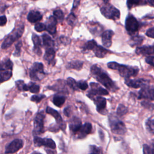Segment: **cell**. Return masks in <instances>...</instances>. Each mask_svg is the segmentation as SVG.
<instances>
[{
    "mask_svg": "<svg viewBox=\"0 0 154 154\" xmlns=\"http://www.w3.org/2000/svg\"><path fill=\"white\" fill-rule=\"evenodd\" d=\"M91 75L93 77L105 87L108 90L115 91L118 89V87L114 81L109 78V75L105 72L100 66L97 64H94L90 69Z\"/></svg>",
    "mask_w": 154,
    "mask_h": 154,
    "instance_id": "6da1fadb",
    "label": "cell"
},
{
    "mask_svg": "<svg viewBox=\"0 0 154 154\" xmlns=\"http://www.w3.org/2000/svg\"><path fill=\"white\" fill-rule=\"evenodd\" d=\"M107 66L111 69L118 70L120 75L125 79L129 78L131 76H136L139 72V69L137 67L120 64L114 61L109 62Z\"/></svg>",
    "mask_w": 154,
    "mask_h": 154,
    "instance_id": "7a4b0ae2",
    "label": "cell"
},
{
    "mask_svg": "<svg viewBox=\"0 0 154 154\" xmlns=\"http://www.w3.org/2000/svg\"><path fill=\"white\" fill-rule=\"evenodd\" d=\"M23 31L24 25L23 24L15 28L12 32L5 37L1 45V48L7 49L9 48L15 41H16L22 35Z\"/></svg>",
    "mask_w": 154,
    "mask_h": 154,
    "instance_id": "3957f363",
    "label": "cell"
},
{
    "mask_svg": "<svg viewBox=\"0 0 154 154\" xmlns=\"http://www.w3.org/2000/svg\"><path fill=\"white\" fill-rule=\"evenodd\" d=\"M104 4L100 7V12L102 15L108 19L117 20L120 18V12L115 7L108 3V1H104Z\"/></svg>",
    "mask_w": 154,
    "mask_h": 154,
    "instance_id": "277c9868",
    "label": "cell"
},
{
    "mask_svg": "<svg viewBox=\"0 0 154 154\" xmlns=\"http://www.w3.org/2000/svg\"><path fill=\"white\" fill-rule=\"evenodd\" d=\"M109 123L112 133L117 135H123L126 133L125 125L116 116L110 115L109 116Z\"/></svg>",
    "mask_w": 154,
    "mask_h": 154,
    "instance_id": "5b68a950",
    "label": "cell"
},
{
    "mask_svg": "<svg viewBox=\"0 0 154 154\" xmlns=\"http://www.w3.org/2000/svg\"><path fill=\"white\" fill-rule=\"evenodd\" d=\"M29 76L34 81L42 80L45 76L43 65L41 63H34L29 70Z\"/></svg>",
    "mask_w": 154,
    "mask_h": 154,
    "instance_id": "8992f818",
    "label": "cell"
},
{
    "mask_svg": "<svg viewBox=\"0 0 154 154\" xmlns=\"http://www.w3.org/2000/svg\"><path fill=\"white\" fill-rule=\"evenodd\" d=\"M125 28L129 35H135L139 28V23L137 19L131 14H129L125 20Z\"/></svg>",
    "mask_w": 154,
    "mask_h": 154,
    "instance_id": "52a82bcc",
    "label": "cell"
},
{
    "mask_svg": "<svg viewBox=\"0 0 154 154\" xmlns=\"http://www.w3.org/2000/svg\"><path fill=\"white\" fill-rule=\"evenodd\" d=\"M45 115L42 111L38 112L34 119V133L36 135L41 134L44 132Z\"/></svg>",
    "mask_w": 154,
    "mask_h": 154,
    "instance_id": "ba28073f",
    "label": "cell"
},
{
    "mask_svg": "<svg viewBox=\"0 0 154 154\" xmlns=\"http://www.w3.org/2000/svg\"><path fill=\"white\" fill-rule=\"evenodd\" d=\"M88 97L92 99L96 105L97 111L102 114H104L103 112L106 111V100L105 98L99 96H88Z\"/></svg>",
    "mask_w": 154,
    "mask_h": 154,
    "instance_id": "9c48e42d",
    "label": "cell"
},
{
    "mask_svg": "<svg viewBox=\"0 0 154 154\" xmlns=\"http://www.w3.org/2000/svg\"><path fill=\"white\" fill-rule=\"evenodd\" d=\"M91 90L89 91L87 96H105L109 94L108 91L100 86L98 84L95 82H91L90 84Z\"/></svg>",
    "mask_w": 154,
    "mask_h": 154,
    "instance_id": "30bf717a",
    "label": "cell"
},
{
    "mask_svg": "<svg viewBox=\"0 0 154 154\" xmlns=\"http://www.w3.org/2000/svg\"><path fill=\"white\" fill-rule=\"evenodd\" d=\"M153 87H149L148 85L141 87L139 91L138 99H144L150 100H153Z\"/></svg>",
    "mask_w": 154,
    "mask_h": 154,
    "instance_id": "8fae6325",
    "label": "cell"
},
{
    "mask_svg": "<svg viewBox=\"0 0 154 154\" xmlns=\"http://www.w3.org/2000/svg\"><path fill=\"white\" fill-rule=\"evenodd\" d=\"M23 146V142L20 139H15L12 141L10 144H8L5 150L6 154L13 153L20 149Z\"/></svg>",
    "mask_w": 154,
    "mask_h": 154,
    "instance_id": "7c38bea8",
    "label": "cell"
},
{
    "mask_svg": "<svg viewBox=\"0 0 154 154\" xmlns=\"http://www.w3.org/2000/svg\"><path fill=\"white\" fill-rule=\"evenodd\" d=\"M46 112L48 114L52 115V116H53L55 118L56 122L58 124V126H59V128L60 129H61L63 131L65 130L66 124L64 122L63 119L61 118L60 114H59V112L58 111H57L55 109H54L49 106H47L46 109Z\"/></svg>",
    "mask_w": 154,
    "mask_h": 154,
    "instance_id": "4fadbf2b",
    "label": "cell"
},
{
    "mask_svg": "<svg viewBox=\"0 0 154 154\" xmlns=\"http://www.w3.org/2000/svg\"><path fill=\"white\" fill-rule=\"evenodd\" d=\"M34 143L35 146L38 147L44 146L52 149H54L56 147V144L54 141L51 138H42L40 137H35L34 138Z\"/></svg>",
    "mask_w": 154,
    "mask_h": 154,
    "instance_id": "5bb4252c",
    "label": "cell"
},
{
    "mask_svg": "<svg viewBox=\"0 0 154 154\" xmlns=\"http://www.w3.org/2000/svg\"><path fill=\"white\" fill-rule=\"evenodd\" d=\"M125 83L129 87L138 88L145 85H147L149 81L144 79H131L130 78H126L125 79Z\"/></svg>",
    "mask_w": 154,
    "mask_h": 154,
    "instance_id": "9a60e30c",
    "label": "cell"
},
{
    "mask_svg": "<svg viewBox=\"0 0 154 154\" xmlns=\"http://www.w3.org/2000/svg\"><path fill=\"white\" fill-rule=\"evenodd\" d=\"M114 33L112 30L105 31L102 34V42L106 48H109L112 45V37Z\"/></svg>",
    "mask_w": 154,
    "mask_h": 154,
    "instance_id": "2e32d148",
    "label": "cell"
},
{
    "mask_svg": "<svg viewBox=\"0 0 154 154\" xmlns=\"http://www.w3.org/2000/svg\"><path fill=\"white\" fill-rule=\"evenodd\" d=\"M57 20L55 18L54 16H51L48 21L47 24L45 25L46 29L48 31V32L53 35L56 33L57 31Z\"/></svg>",
    "mask_w": 154,
    "mask_h": 154,
    "instance_id": "e0dca14e",
    "label": "cell"
},
{
    "mask_svg": "<svg viewBox=\"0 0 154 154\" xmlns=\"http://www.w3.org/2000/svg\"><path fill=\"white\" fill-rule=\"evenodd\" d=\"M92 130V125L90 123H85L82 125L79 130L76 134H77L78 138H84L87 135L91 133Z\"/></svg>",
    "mask_w": 154,
    "mask_h": 154,
    "instance_id": "ac0fdd59",
    "label": "cell"
},
{
    "mask_svg": "<svg viewBox=\"0 0 154 154\" xmlns=\"http://www.w3.org/2000/svg\"><path fill=\"white\" fill-rule=\"evenodd\" d=\"M82 126V122L79 118L77 117H73L69 122V129L70 131L76 134Z\"/></svg>",
    "mask_w": 154,
    "mask_h": 154,
    "instance_id": "d6986e66",
    "label": "cell"
},
{
    "mask_svg": "<svg viewBox=\"0 0 154 154\" xmlns=\"http://www.w3.org/2000/svg\"><path fill=\"white\" fill-rule=\"evenodd\" d=\"M137 54L143 55H153V46H143L137 47L135 51Z\"/></svg>",
    "mask_w": 154,
    "mask_h": 154,
    "instance_id": "ffe728a7",
    "label": "cell"
},
{
    "mask_svg": "<svg viewBox=\"0 0 154 154\" xmlns=\"http://www.w3.org/2000/svg\"><path fill=\"white\" fill-rule=\"evenodd\" d=\"M32 42L34 44V49H33L34 51L38 55H41V54H42L41 47H42V45L41 40H40V37L37 35L33 34L32 35Z\"/></svg>",
    "mask_w": 154,
    "mask_h": 154,
    "instance_id": "44dd1931",
    "label": "cell"
},
{
    "mask_svg": "<svg viewBox=\"0 0 154 154\" xmlns=\"http://www.w3.org/2000/svg\"><path fill=\"white\" fill-rule=\"evenodd\" d=\"M43 17L42 14L38 11L31 10L27 16L28 20L31 23H35L40 20Z\"/></svg>",
    "mask_w": 154,
    "mask_h": 154,
    "instance_id": "7402d4cb",
    "label": "cell"
},
{
    "mask_svg": "<svg viewBox=\"0 0 154 154\" xmlns=\"http://www.w3.org/2000/svg\"><path fill=\"white\" fill-rule=\"evenodd\" d=\"M55 51L54 48H49L46 49L43 58L45 60H46L49 64H53V63L55 62Z\"/></svg>",
    "mask_w": 154,
    "mask_h": 154,
    "instance_id": "603a6c76",
    "label": "cell"
},
{
    "mask_svg": "<svg viewBox=\"0 0 154 154\" xmlns=\"http://www.w3.org/2000/svg\"><path fill=\"white\" fill-rule=\"evenodd\" d=\"M93 51L94 53L95 56L97 57V58H104L109 52V51L108 50L103 48L102 46H99L98 45H97L93 49Z\"/></svg>",
    "mask_w": 154,
    "mask_h": 154,
    "instance_id": "cb8c5ba5",
    "label": "cell"
},
{
    "mask_svg": "<svg viewBox=\"0 0 154 154\" xmlns=\"http://www.w3.org/2000/svg\"><path fill=\"white\" fill-rule=\"evenodd\" d=\"M42 37L43 46L45 48V49L49 48H54V42L48 34H44L43 35H42Z\"/></svg>",
    "mask_w": 154,
    "mask_h": 154,
    "instance_id": "d4e9b609",
    "label": "cell"
},
{
    "mask_svg": "<svg viewBox=\"0 0 154 154\" xmlns=\"http://www.w3.org/2000/svg\"><path fill=\"white\" fill-rule=\"evenodd\" d=\"M88 28L90 31L94 35H98L102 31V26L98 23L91 22Z\"/></svg>",
    "mask_w": 154,
    "mask_h": 154,
    "instance_id": "484cf974",
    "label": "cell"
},
{
    "mask_svg": "<svg viewBox=\"0 0 154 154\" xmlns=\"http://www.w3.org/2000/svg\"><path fill=\"white\" fill-rule=\"evenodd\" d=\"M83 63H84L80 60L72 61L67 64L66 68L67 69H76L79 70L82 69Z\"/></svg>",
    "mask_w": 154,
    "mask_h": 154,
    "instance_id": "4316f807",
    "label": "cell"
},
{
    "mask_svg": "<svg viewBox=\"0 0 154 154\" xmlns=\"http://www.w3.org/2000/svg\"><path fill=\"white\" fill-rule=\"evenodd\" d=\"M66 97L61 94H55L54 95L52 99L53 103L58 107H61L65 102Z\"/></svg>",
    "mask_w": 154,
    "mask_h": 154,
    "instance_id": "83f0119b",
    "label": "cell"
},
{
    "mask_svg": "<svg viewBox=\"0 0 154 154\" xmlns=\"http://www.w3.org/2000/svg\"><path fill=\"white\" fill-rule=\"evenodd\" d=\"M13 63L10 59H6L0 62V70H12Z\"/></svg>",
    "mask_w": 154,
    "mask_h": 154,
    "instance_id": "f1b7e54d",
    "label": "cell"
},
{
    "mask_svg": "<svg viewBox=\"0 0 154 154\" xmlns=\"http://www.w3.org/2000/svg\"><path fill=\"white\" fill-rule=\"evenodd\" d=\"M143 40H144L143 37L141 35H134L131 37V38L129 40V45L132 47L140 45V44L142 43Z\"/></svg>",
    "mask_w": 154,
    "mask_h": 154,
    "instance_id": "f546056e",
    "label": "cell"
},
{
    "mask_svg": "<svg viewBox=\"0 0 154 154\" xmlns=\"http://www.w3.org/2000/svg\"><path fill=\"white\" fill-rule=\"evenodd\" d=\"M12 76V70H0V83L10 79Z\"/></svg>",
    "mask_w": 154,
    "mask_h": 154,
    "instance_id": "4dcf8cb0",
    "label": "cell"
},
{
    "mask_svg": "<svg viewBox=\"0 0 154 154\" xmlns=\"http://www.w3.org/2000/svg\"><path fill=\"white\" fill-rule=\"evenodd\" d=\"M97 43L94 40H89L88 42H87L82 47V50L84 51H88L90 50H93V49L97 45Z\"/></svg>",
    "mask_w": 154,
    "mask_h": 154,
    "instance_id": "1f68e13d",
    "label": "cell"
},
{
    "mask_svg": "<svg viewBox=\"0 0 154 154\" xmlns=\"http://www.w3.org/2000/svg\"><path fill=\"white\" fill-rule=\"evenodd\" d=\"M148 4V1H128L127 6L129 9L132 8L134 6L139 5H144Z\"/></svg>",
    "mask_w": 154,
    "mask_h": 154,
    "instance_id": "d6a6232c",
    "label": "cell"
},
{
    "mask_svg": "<svg viewBox=\"0 0 154 154\" xmlns=\"http://www.w3.org/2000/svg\"><path fill=\"white\" fill-rule=\"evenodd\" d=\"M27 85V91L29 90L30 92L37 93L40 91V86L34 82H29Z\"/></svg>",
    "mask_w": 154,
    "mask_h": 154,
    "instance_id": "836d02e7",
    "label": "cell"
},
{
    "mask_svg": "<svg viewBox=\"0 0 154 154\" xmlns=\"http://www.w3.org/2000/svg\"><path fill=\"white\" fill-rule=\"evenodd\" d=\"M146 129H147V131L149 132H150L152 134H153V131H154V120L152 118H150L146 121Z\"/></svg>",
    "mask_w": 154,
    "mask_h": 154,
    "instance_id": "e575fe53",
    "label": "cell"
},
{
    "mask_svg": "<svg viewBox=\"0 0 154 154\" xmlns=\"http://www.w3.org/2000/svg\"><path fill=\"white\" fill-rule=\"evenodd\" d=\"M53 14H54V16L57 19V22H58V20L59 22H62L63 20L64 14L60 9H57V10H54L53 12Z\"/></svg>",
    "mask_w": 154,
    "mask_h": 154,
    "instance_id": "d590c367",
    "label": "cell"
},
{
    "mask_svg": "<svg viewBox=\"0 0 154 154\" xmlns=\"http://www.w3.org/2000/svg\"><path fill=\"white\" fill-rule=\"evenodd\" d=\"M128 108L123 105L120 104L117 109V114L119 116H123L128 112Z\"/></svg>",
    "mask_w": 154,
    "mask_h": 154,
    "instance_id": "8d00e7d4",
    "label": "cell"
},
{
    "mask_svg": "<svg viewBox=\"0 0 154 154\" xmlns=\"http://www.w3.org/2000/svg\"><path fill=\"white\" fill-rule=\"evenodd\" d=\"M16 85L17 89L20 91H27V85L24 83L22 80H18L16 81Z\"/></svg>",
    "mask_w": 154,
    "mask_h": 154,
    "instance_id": "74e56055",
    "label": "cell"
},
{
    "mask_svg": "<svg viewBox=\"0 0 154 154\" xmlns=\"http://www.w3.org/2000/svg\"><path fill=\"white\" fill-rule=\"evenodd\" d=\"M76 86L77 88L82 90H85L88 88V84L86 81L84 80H81L76 82Z\"/></svg>",
    "mask_w": 154,
    "mask_h": 154,
    "instance_id": "f35d334b",
    "label": "cell"
},
{
    "mask_svg": "<svg viewBox=\"0 0 154 154\" xmlns=\"http://www.w3.org/2000/svg\"><path fill=\"white\" fill-rule=\"evenodd\" d=\"M76 21V17L73 13H71L69 14L67 18V22L69 25L70 26H73Z\"/></svg>",
    "mask_w": 154,
    "mask_h": 154,
    "instance_id": "ab89813d",
    "label": "cell"
},
{
    "mask_svg": "<svg viewBox=\"0 0 154 154\" xmlns=\"http://www.w3.org/2000/svg\"><path fill=\"white\" fill-rule=\"evenodd\" d=\"M67 85L72 88L73 90H78V88L76 86V82L75 80L72 78H68L67 79Z\"/></svg>",
    "mask_w": 154,
    "mask_h": 154,
    "instance_id": "60d3db41",
    "label": "cell"
},
{
    "mask_svg": "<svg viewBox=\"0 0 154 154\" xmlns=\"http://www.w3.org/2000/svg\"><path fill=\"white\" fill-rule=\"evenodd\" d=\"M22 41H19L17 44L16 45L15 47H16V49H15V51L13 54V55L15 56V57H19L20 56V51H21V48H22Z\"/></svg>",
    "mask_w": 154,
    "mask_h": 154,
    "instance_id": "b9f144b4",
    "label": "cell"
},
{
    "mask_svg": "<svg viewBox=\"0 0 154 154\" xmlns=\"http://www.w3.org/2000/svg\"><path fill=\"white\" fill-rule=\"evenodd\" d=\"M90 152L89 154H102L100 149L96 146H90Z\"/></svg>",
    "mask_w": 154,
    "mask_h": 154,
    "instance_id": "7bdbcfd3",
    "label": "cell"
},
{
    "mask_svg": "<svg viewBox=\"0 0 154 154\" xmlns=\"http://www.w3.org/2000/svg\"><path fill=\"white\" fill-rule=\"evenodd\" d=\"M45 97V95L44 94H39V95H33L31 97V100L36 103L40 102L43 98Z\"/></svg>",
    "mask_w": 154,
    "mask_h": 154,
    "instance_id": "ee69618b",
    "label": "cell"
},
{
    "mask_svg": "<svg viewBox=\"0 0 154 154\" xmlns=\"http://www.w3.org/2000/svg\"><path fill=\"white\" fill-rule=\"evenodd\" d=\"M35 29L37 31V32H42L44 30L46 29V26L45 25L43 24V23H37L35 25Z\"/></svg>",
    "mask_w": 154,
    "mask_h": 154,
    "instance_id": "f6af8a7d",
    "label": "cell"
},
{
    "mask_svg": "<svg viewBox=\"0 0 154 154\" xmlns=\"http://www.w3.org/2000/svg\"><path fill=\"white\" fill-rule=\"evenodd\" d=\"M146 35L150 38H154V28L152 27L146 31Z\"/></svg>",
    "mask_w": 154,
    "mask_h": 154,
    "instance_id": "bcb514c9",
    "label": "cell"
},
{
    "mask_svg": "<svg viewBox=\"0 0 154 154\" xmlns=\"http://www.w3.org/2000/svg\"><path fill=\"white\" fill-rule=\"evenodd\" d=\"M146 62L152 66H153V56H148L146 58Z\"/></svg>",
    "mask_w": 154,
    "mask_h": 154,
    "instance_id": "7dc6e473",
    "label": "cell"
},
{
    "mask_svg": "<svg viewBox=\"0 0 154 154\" xmlns=\"http://www.w3.org/2000/svg\"><path fill=\"white\" fill-rule=\"evenodd\" d=\"M7 22V17L5 16H0V26H4Z\"/></svg>",
    "mask_w": 154,
    "mask_h": 154,
    "instance_id": "c3c4849f",
    "label": "cell"
},
{
    "mask_svg": "<svg viewBox=\"0 0 154 154\" xmlns=\"http://www.w3.org/2000/svg\"><path fill=\"white\" fill-rule=\"evenodd\" d=\"M143 154H150V147L147 144L143 145Z\"/></svg>",
    "mask_w": 154,
    "mask_h": 154,
    "instance_id": "681fc988",
    "label": "cell"
},
{
    "mask_svg": "<svg viewBox=\"0 0 154 154\" xmlns=\"http://www.w3.org/2000/svg\"><path fill=\"white\" fill-rule=\"evenodd\" d=\"M71 111H72V108L70 106H67L64 109V114L67 117H69L70 116V113H71Z\"/></svg>",
    "mask_w": 154,
    "mask_h": 154,
    "instance_id": "f907efd6",
    "label": "cell"
},
{
    "mask_svg": "<svg viewBox=\"0 0 154 154\" xmlns=\"http://www.w3.org/2000/svg\"><path fill=\"white\" fill-rule=\"evenodd\" d=\"M60 40L61 41V42L62 43H64V44H68L69 42H68V40H69V38L66 37H64V36H61L60 38Z\"/></svg>",
    "mask_w": 154,
    "mask_h": 154,
    "instance_id": "816d5d0a",
    "label": "cell"
},
{
    "mask_svg": "<svg viewBox=\"0 0 154 154\" xmlns=\"http://www.w3.org/2000/svg\"><path fill=\"white\" fill-rule=\"evenodd\" d=\"M80 1H73V8L72 9H74L75 8H76L78 7V5H79Z\"/></svg>",
    "mask_w": 154,
    "mask_h": 154,
    "instance_id": "f5cc1de1",
    "label": "cell"
},
{
    "mask_svg": "<svg viewBox=\"0 0 154 154\" xmlns=\"http://www.w3.org/2000/svg\"><path fill=\"white\" fill-rule=\"evenodd\" d=\"M46 151L47 154H55L52 151H51L50 150H46Z\"/></svg>",
    "mask_w": 154,
    "mask_h": 154,
    "instance_id": "db71d44e",
    "label": "cell"
},
{
    "mask_svg": "<svg viewBox=\"0 0 154 154\" xmlns=\"http://www.w3.org/2000/svg\"><path fill=\"white\" fill-rule=\"evenodd\" d=\"M33 154H42V153H34Z\"/></svg>",
    "mask_w": 154,
    "mask_h": 154,
    "instance_id": "11a10c76",
    "label": "cell"
}]
</instances>
